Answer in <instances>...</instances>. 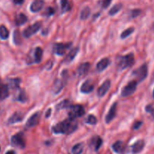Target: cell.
Returning a JSON list of instances; mask_svg holds the SVG:
<instances>
[{
    "mask_svg": "<svg viewBox=\"0 0 154 154\" xmlns=\"http://www.w3.org/2000/svg\"><path fill=\"white\" fill-rule=\"evenodd\" d=\"M71 43H55L53 46V52L59 56H63L66 54L68 48H70Z\"/></svg>",
    "mask_w": 154,
    "mask_h": 154,
    "instance_id": "cell-6",
    "label": "cell"
},
{
    "mask_svg": "<svg viewBox=\"0 0 154 154\" xmlns=\"http://www.w3.org/2000/svg\"><path fill=\"white\" fill-rule=\"evenodd\" d=\"M8 96V87L5 85L0 86V99H5Z\"/></svg>",
    "mask_w": 154,
    "mask_h": 154,
    "instance_id": "cell-24",
    "label": "cell"
},
{
    "mask_svg": "<svg viewBox=\"0 0 154 154\" xmlns=\"http://www.w3.org/2000/svg\"><path fill=\"white\" fill-rule=\"evenodd\" d=\"M117 103H114L111 107L110 108L109 111H108V114H107L106 117H105V121L107 123H110L114 117L116 116V113H117Z\"/></svg>",
    "mask_w": 154,
    "mask_h": 154,
    "instance_id": "cell-10",
    "label": "cell"
},
{
    "mask_svg": "<svg viewBox=\"0 0 154 154\" xmlns=\"http://www.w3.org/2000/svg\"><path fill=\"white\" fill-rule=\"evenodd\" d=\"M141 125H142V122H141V121H138V122H135V124H134V129H138V128H139L141 126Z\"/></svg>",
    "mask_w": 154,
    "mask_h": 154,
    "instance_id": "cell-40",
    "label": "cell"
},
{
    "mask_svg": "<svg viewBox=\"0 0 154 154\" xmlns=\"http://www.w3.org/2000/svg\"><path fill=\"white\" fill-rule=\"evenodd\" d=\"M39 119H40V113L38 112L35 113L29 118L26 125L27 127H34L38 124Z\"/></svg>",
    "mask_w": 154,
    "mask_h": 154,
    "instance_id": "cell-9",
    "label": "cell"
},
{
    "mask_svg": "<svg viewBox=\"0 0 154 154\" xmlns=\"http://www.w3.org/2000/svg\"><path fill=\"white\" fill-rule=\"evenodd\" d=\"M141 13V11L140 9H134L131 11V17L132 18H136V17L139 16Z\"/></svg>",
    "mask_w": 154,
    "mask_h": 154,
    "instance_id": "cell-36",
    "label": "cell"
},
{
    "mask_svg": "<svg viewBox=\"0 0 154 154\" xmlns=\"http://www.w3.org/2000/svg\"><path fill=\"white\" fill-rule=\"evenodd\" d=\"M134 32V28L133 27H130V28L126 29V30L123 32L121 33V39H126V38L129 37L131 34Z\"/></svg>",
    "mask_w": 154,
    "mask_h": 154,
    "instance_id": "cell-33",
    "label": "cell"
},
{
    "mask_svg": "<svg viewBox=\"0 0 154 154\" xmlns=\"http://www.w3.org/2000/svg\"><path fill=\"white\" fill-rule=\"evenodd\" d=\"M72 106L71 104V101L69 100H64V101H62L61 103H60L59 104L57 105V110H62V109L65 108H69V107Z\"/></svg>",
    "mask_w": 154,
    "mask_h": 154,
    "instance_id": "cell-30",
    "label": "cell"
},
{
    "mask_svg": "<svg viewBox=\"0 0 154 154\" xmlns=\"http://www.w3.org/2000/svg\"><path fill=\"white\" fill-rule=\"evenodd\" d=\"M135 61V57L132 53L126 54L124 56H120L117 59V66L120 69H124L132 66Z\"/></svg>",
    "mask_w": 154,
    "mask_h": 154,
    "instance_id": "cell-2",
    "label": "cell"
},
{
    "mask_svg": "<svg viewBox=\"0 0 154 154\" xmlns=\"http://www.w3.org/2000/svg\"><path fill=\"white\" fill-rule=\"evenodd\" d=\"M54 13H55V11H54V9L52 7H48V8H47L46 11H45V15H47L48 17H50V16H51V15L54 14Z\"/></svg>",
    "mask_w": 154,
    "mask_h": 154,
    "instance_id": "cell-37",
    "label": "cell"
},
{
    "mask_svg": "<svg viewBox=\"0 0 154 154\" xmlns=\"http://www.w3.org/2000/svg\"><path fill=\"white\" fill-rule=\"evenodd\" d=\"M78 51H79V48H75L73 49H72V51H70V52L68 54V55L66 56V62H71L74 60L75 57H76L77 54H78Z\"/></svg>",
    "mask_w": 154,
    "mask_h": 154,
    "instance_id": "cell-23",
    "label": "cell"
},
{
    "mask_svg": "<svg viewBox=\"0 0 154 154\" xmlns=\"http://www.w3.org/2000/svg\"><path fill=\"white\" fill-rule=\"evenodd\" d=\"M44 2L42 0H35L30 5V11L33 13L40 11L44 6Z\"/></svg>",
    "mask_w": 154,
    "mask_h": 154,
    "instance_id": "cell-14",
    "label": "cell"
},
{
    "mask_svg": "<svg viewBox=\"0 0 154 154\" xmlns=\"http://www.w3.org/2000/svg\"><path fill=\"white\" fill-rule=\"evenodd\" d=\"M111 1H112V0H102V3H101V5H102V7L103 8H108V6H109V5L111 4Z\"/></svg>",
    "mask_w": 154,
    "mask_h": 154,
    "instance_id": "cell-38",
    "label": "cell"
},
{
    "mask_svg": "<svg viewBox=\"0 0 154 154\" xmlns=\"http://www.w3.org/2000/svg\"><path fill=\"white\" fill-rule=\"evenodd\" d=\"M77 128H78V122L75 119L69 118L54 125L52 128V131L54 134H69L73 133Z\"/></svg>",
    "mask_w": 154,
    "mask_h": 154,
    "instance_id": "cell-1",
    "label": "cell"
},
{
    "mask_svg": "<svg viewBox=\"0 0 154 154\" xmlns=\"http://www.w3.org/2000/svg\"><path fill=\"white\" fill-rule=\"evenodd\" d=\"M23 119V116L20 113H14L8 120V124H15L21 122Z\"/></svg>",
    "mask_w": 154,
    "mask_h": 154,
    "instance_id": "cell-18",
    "label": "cell"
},
{
    "mask_svg": "<svg viewBox=\"0 0 154 154\" xmlns=\"http://www.w3.org/2000/svg\"><path fill=\"white\" fill-rule=\"evenodd\" d=\"M42 27V24L41 22H36L35 24H33L32 25L29 26V27H27L23 33V36L25 38H29L35 34V33H37L39 30Z\"/></svg>",
    "mask_w": 154,
    "mask_h": 154,
    "instance_id": "cell-8",
    "label": "cell"
},
{
    "mask_svg": "<svg viewBox=\"0 0 154 154\" xmlns=\"http://www.w3.org/2000/svg\"><path fill=\"white\" fill-rule=\"evenodd\" d=\"M94 89V85L90 81V80H87L83 83V85L81 87V91L82 93L84 94H89L92 92Z\"/></svg>",
    "mask_w": 154,
    "mask_h": 154,
    "instance_id": "cell-13",
    "label": "cell"
},
{
    "mask_svg": "<svg viewBox=\"0 0 154 154\" xmlns=\"http://www.w3.org/2000/svg\"><path fill=\"white\" fill-rule=\"evenodd\" d=\"M84 150V145L82 143H79L75 144L72 149V154H81Z\"/></svg>",
    "mask_w": 154,
    "mask_h": 154,
    "instance_id": "cell-25",
    "label": "cell"
},
{
    "mask_svg": "<svg viewBox=\"0 0 154 154\" xmlns=\"http://www.w3.org/2000/svg\"><path fill=\"white\" fill-rule=\"evenodd\" d=\"M153 30H154V24H153Z\"/></svg>",
    "mask_w": 154,
    "mask_h": 154,
    "instance_id": "cell-45",
    "label": "cell"
},
{
    "mask_svg": "<svg viewBox=\"0 0 154 154\" xmlns=\"http://www.w3.org/2000/svg\"><path fill=\"white\" fill-rule=\"evenodd\" d=\"M146 110H147V112H149L150 113H151V115L154 118V108H153L151 106H147V107H146Z\"/></svg>",
    "mask_w": 154,
    "mask_h": 154,
    "instance_id": "cell-39",
    "label": "cell"
},
{
    "mask_svg": "<svg viewBox=\"0 0 154 154\" xmlns=\"http://www.w3.org/2000/svg\"><path fill=\"white\" fill-rule=\"evenodd\" d=\"M11 142L12 146L20 148V149H23L26 146V140L23 133L20 132L12 136Z\"/></svg>",
    "mask_w": 154,
    "mask_h": 154,
    "instance_id": "cell-3",
    "label": "cell"
},
{
    "mask_svg": "<svg viewBox=\"0 0 154 154\" xmlns=\"http://www.w3.org/2000/svg\"><path fill=\"white\" fill-rule=\"evenodd\" d=\"M84 113H85V110H84V107L81 105H74L71 106L69 107V118L72 119H77V118L81 117L84 116Z\"/></svg>",
    "mask_w": 154,
    "mask_h": 154,
    "instance_id": "cell-4",
    "label": "cell"
},
{
    "mask_svg": "<svg viewBox=\"0 0 154 154\" xmlns=\"http://www.w3.org/2000/svg\"><path fill=\"white\" fill-rule=\"evenodd\" d=\"M153 98H154V90H153Z\"/></svg>",
    "mask_w": 154,
    "mask_h": 154,
    "instance_id": "cell-44",
    "label": "cell"
},
{
    "mask_svg": "<svg viewBox=\"0 0 154 154\" xmlns=\"http://www.w3.org/2000/svg\"><path fill=\"white\" fill-rule=\"evenodd\" d=\"M51 109H49V110H48V112H47L46 117H49V116H50V113H51Z\"/></svg>",
    "mask_w": 154,
    "mask_h": 154,
    "instance_id": "cell-43",
    "label": "cell"
},
{
    "mask_svg": "<svg viewBox=\"0 0 154 154\" xmlns=\"http://www.w3.org/2000/svg\"><path fill=\"white\" fill-rule=\"evenodd\" d=\"M20 36L19 31L18 30H15L14 33V42L17 45L20 44Z\"/></svg>",
    "mask_w": 154,
    "mask_h": 154,
    "instance_id": "cell-35",
    "label": "cell"
},
{
    "mask_svg": "<svg viewBox=\"0 0 154 154\" xmlns=\"http://www.w3.org/2000/svg\"><path fill=\"white\" fill-rule=\"evenodd\" d=\"M64 87V83L62 80L57 79L54 83V86H53V91L55 95L60 93L62 91V89Z\"/></svg>",
    "mask_w": 154,
    "mask_h": 154,
    "instance_id": "cell-20",
    "label": "cell"
},
{
    "mask_svg": "<svg viewBox=\"0 0 154 154\" xmlns=\"http://www.w3.org/2000/svg\"><path fill=\"white\" fill-rule=\"evenodd\" d=\"M15 5H22L24 2V0H13Z\"/></svg>",
    "mask_w": 154,
    "mask_h": 154,
    "instance_id": "cell-41",
    "label": "cell"
},
{
    "mask_svg": "<svg viewBox=\"0 0 154 154\" xmlns=\"http://www.w3.org/2000/svg\"><path fill=\"white\" fill-rule=\"evenodd\" d=\"M110 87H111V81L109 79L105 80L103 82V84L99 87V90H98V95L99 97L105 96V94L109 90Z\"/></svg>",
    "mask_w": 154,
    "mask_h": 154,
    "instance_id": "cell-11",
    "label": "cell"
},
{
    "mask_svg": "<svg viewBox=\"0 0 154 154\" xmlns=\"http://www.w3.org/2000/svg\"><path fill=\"white\" fill-rule=\"evenodd\" d=\"M17 100L18 101H20V102H26L27 100V97H26V95L25 91H24V90H22V89H20L19 88V91H18L17 93Z\"/></svg>",
    "mask_w": 154,
    "mask_h": 154,
    "instance_id": "cell-29",
    "label": "cell"
},
{
    "mask_svg": "<svg viewBox=\"0 0 154 154\" xmlns=\"http://www.w3.org/2000/svg\"><path fill=\"white\" fill-rule=\"evenodd\" d=\"M86 122L90 125H96L97 123V119L93 115H89L86 119Z\"/></svg>",
    "mask_w": 154,
    "mask_h": 154,
    "instance_id": "cell-34",
    "label": "cell"
},
{
    "mask_svg": "<svg viewBox=\"0 0 154 154\" xmlns=\"http://www.w3.org/2000/svg\"><path fill=\"white\" fill-rule=\"evenodd\" d=\"M5 154H15V152L14 150H9Z\"/></svg>",
    "mask_w": 154,
    "mask_h": 154,
    "instance_id": "cell-42",
    "label": "cell"
},
{
    "mask_svg": "<svg viewBox=\"0 0 154 154\" xmlns=\"http://www.w3.org/2000/svg\"><path fill=\"white\" fill-rule=\"evenodd\" d=\"M112 149L116 153H123V152H124L125 149H126V144L124 143V142L121 141V140L116 141L112 145Z\"/></svg>",
    "mask_w": 154,
    "mask_h": 154,
    "instance_id": "cell-12",
    "label": "cell"
},
{
    "mask_svg": "<svg viewBox=\"0 0 154 154\" xmlns=\"http://www.w3.org/2000/svg\"><path fill=\"white\" fill-rule=\"evenodd\" d=\"M144 145H145V142L143 140H139L138 141L135 142L133 145L132 146L131 149H132V152L133 153H138V152H141L144 147Z\"/></svg>",
    "mask_w": 154,
    "mask_h": 154,
    "instance_id": "cell-15",
    "label": "cell"
},
{
    "mask_svg": "<svg viewBox=\"0 0 154 154\" xmlns=\"http://www.w3.org/2000/svg\"><path fill=\"white\" fill-rule=\"evenodd\" d=\"M123 8V5L121 3H118V4H116L115 5L113 6L111 8V10L109 11V14L113 16V15H115L116 14L118 13L120 10Z\"/></svg>",
    "mask_w": 154,
    "mask_h": 154,
    "instance_id": "cell-31",
    "label": "cell"
},
{
    "mask_svg": "<svg viewBox=\"0 0 154 154\" xmlns=\"http://www.w3.org/2000/svg\"><path fill=\"white\" fill-rule=\"evenodd\" d=\"M147 64H143L142 66H140L137 69H135L133 72V75L137 79L138 82L143 81L145 79V78L147 75Z\"/></svg>",
    "mask_w": 154,
    "mask_h": 154,
    "instance_id": "cell-7",
    "label": "cell"
},
{
    "mask_svg": "<svg viewBox=\"0 0 154 154\" xmlns=\"http://www.w3.org/2000/svg\"><path fill=\"white\" fill-rule=\"evenodd\" d=\"M90 14V9L89 7L84 8L81 13V20H86L89 18Z\"/></svg>",
    "mask_w": 154,
    "mask_h": 154,
    "instance_id": "cell-32",
    "label": "cell"
},
{
    "mask_svg": "<svg viewBox=\"0 0 154 154\" xmlns=\"http://www.w3.org/2000/svg\"><path fill=\"white\" fill-rule=\"evenodd\" d=\"M138 85V82L136 80L131 81L125 86L121 91V95L123 97H128L132 95L135 91Z\"/></svg>",
    "mask_w": 154,
    "mask_h": 154,
    "instance_id": "cell-5",
    "label": "cell"
},
{
    "mask_svg": "<svg viewBox=\"0 0 154 154\" xmlns=\"http://www.w3.org/2000/svg\"><path fill=\"white\" fill-rule=\"evenodd\" d=\"M60 5H61V11L63 13L70 11L71 5L69 0H61L60 1Z\"/></svg>",
    "mask_w": 154,
    "mask_h": 154,
    "instance_id": "cell-27",
    "label": "cell"
},
{
    "mask_svg": "<svg viewBox=\"0 0 154 154\" xmlns=\"http://www.w3.org/2000/svg\"><path fill=\"white\" fill-rule=\"evenodd\" d=\"M0 149H1V147H0Z\"/></svg>",
    "mask_w": 154,
    "mask_h": 154,
    "instance_id": "cell-46",
    "label": "cell"
},
{
    "mask_svg": "<svg viewBox=\"0 0 154 154\" xmlns=\"http://www.w3.org/2000/svg\"><path fill=\"white\" fill-rule=\"evenodd\" d=\"M9 31L5 26H1L0 27V38L3 40H5L8 38Z\"/></svg>",
    "mask_w": 154,
    "mask_h": 154,
    "instance_id": "cell-28",
    "label": "cell"
},
{
    "mask_svg": "<svg viewBox=\"0 0 154 154\" xmlns=\"http://www.w3.org/2000/svg\"><path fill=\"white\" fill-rule=\"evenodd\" d=\"M90 144L93 146L94 150H99V148L101 147L102 144V139L99 136H94L93 138L91 139L90 141Z\"/></svg>",
    "mask_w": 154,
    "mask_h": 154,
    "instance_id": "cell-16",
    "label": "cell"
},
{
    "mask_svg": "<svg viewBox=\"0 0 154 154\" xmlns=\"http://www.w3.org/2000/svg\"><path fill=\"white\" fill-rule=\"evenodd\" d=\"M27 21H28L27 17L24 14L20 13L17 15L16 18H15V24L17 26H21L23 25L25 23H26Z\"/></svg>",
    "mask_w": 154,
    "mask_h": 154,
    "instance_id": "cell-21",
    "label": "cell"
},
{
    "mask_svg": "<svg viewBox=\"0 0 154 154\" xmlns=\"http://www.w3.org/2000/svg\"><path fill=\"white\" fill-rule=\"evenodd\" d=\"M90 63H81L79 66V67L78 68V73L79 75H84L88 72L89 69H90Z\"/></svg>",
    "mask_w": 154,
    "mask_h": 154,
    "instance_id": "cell-19",
    "label": "cell"
},
{
    "mask_svg": "<svg viewBox=\"0 0 154 154\" xmlns=\"http://www.w3.org/2000/svg\"><path fill=\"white\" fill-rule=\"evenodd\" d=\"M42 55H43V50L40 47H37L35 49L34 52V62L36 63H38L42 61Z\"/></svg>",
    "mask_w": 154,
    "mask_h": 154,
    "instance_id": "cell-22",
    "label": "cell"
},
{
    "mask_svg": "<svg viewBox=\"0 0 154 154\" xmlns=\"http://www.w3.org/2000/svg\"><path fill=\"white\" fill-rule=\"evenodd\" d=\"M109 63H110V60L108 58L105 57V58L102 59V60L97 63L96 69H97L99 72H102V71L105 70V69L108 67Z\"/></svg>",
    "mask_w": 154,
    "mask_h": 154,
    "instance_id": "cell-17",
    "label": "cell"
},
{
    "mask_svg": "<svg viewBox=\"0 0 154 154\" xmlns=\"http://www.w3.org/2000/svg\"><path fill=\"white\" fill-rule=\"evenodd\" d=\"M20 83V79L19 78L11 79L8 82L9 86L13 89H19Z\"/></svg>",
    "mask_w": 154,
    "mask_h": 154,
    "instance_id": "cell-26",
    "label": "cell"
}]
</instances>
